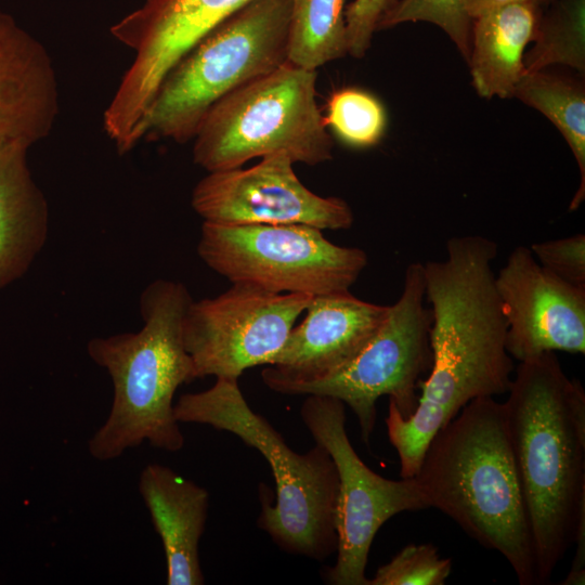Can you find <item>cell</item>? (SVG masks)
Here are the masks:
<instances>
[{"label":"cell","instance_id":"obj_1","mask_svg":"<svg viewBox=\"0 0 585 585\" xmlns=\"http://www.w3.org/2000/svg\"><path fill=\"white\" fill-rule=\"evenodd\" d=\"M445 249L442 260L422 263L432 363L419 382L417 407L404 418L389 400L386 426L401 478L417 473L430 440L465 405L507 393L512 380L507 324L492 270L497 244L464 235L450 238Z\"/></svg>","mask_w":585,"mask_h":585},{"label":"cell","instance_id":"obj_2","mask_svg":"<svg viewBox=\"0 0 585 585\" xmlns=\"http://www.w3.org/2000/svg\"><path fill=\"white\" fill-rule=\"evenodd\" d=\"M507 393L536 584H547L585 520V391L545 352L520 362Z\"/></svg>","mask_w":585,"mask_h":585},{"label":"cell","instance_id":"obj_3","mask_svg":"<svg viewBox=\"0 0 585 585\" xmlns=\"http://www.w3.org/2000/svg\"><path fill=\"white\" fill-rule=\"evenodd\" d=\"M414 478L429 507L505 557L521 585L536 584L505 402L483 396L465 405L430 440Z\"/></svg>","mask_w":585,"mask_h":585},{"label":"cell","instance_id":"obj_4","mask_svg":"<svg viewBox=\"0 0 585 585\" xmlns=\"http://www.w3.org/2000/svg\"><path fill=\"white\" fill-rule=\"evenodd\" d=\"M192 301L183 283L155 280L140 296L143 325L138 332L88 342L89 356L108 373L114 388L110 412L88 443L95 459H115L145 441L167 452L183 447L173 396L195 379L183 339Z\"/></svg>","mask_w":585,"mask_h":585},{"label":"cell","instance_id":"obj_5","mask_svg":"<svg viewBox=\"0 0 585 585\" xmlns=\"http://www.w3.org/2000/svg\"><path fill=\"white\" fill-rule=\"evenodd\" d=\"M179 422L208 425L238 437L258 450L272 470L275 505L262 499L258 525L282 549L323 560L336 552L339 479L329 453L321 445L304 454L246 402L238 380L216 378L207 390L185 393L174 404Z\"/></svg>","mask_w":585,"mask_h":585},{"label":"cell","instance_id":"obj_6","mask_svg":"<svg viewBox=\"0 0 585 585\" xmlns=\"http://www.w3.org/2000/svg\"><path fill=\"white\" fill-rule=\"evenodd\" d=\"M290 0H251L200 39L167 74L144 139L193 140L208 109L288 62Z\"/></svg>","mask_w":585,"mask_h":585},{"label":"cell","instance_id":"obj_7","mask_svg":"<svg viewBox=\"0 0 585 585\" xmlns=\"http://www.w3.org/2000/svg\"><path fill=\"white\" fill-rule=\"evenodd\" d=\"M316 70L289 62L227 93L203 117L193 160L208 172L287 154L309 166L333 158V139L315 101Z\"/></svg>","mask_w":585,"mask_h":585},{"label":"cell","instance_id":"obj_8","mask_svg":"<svg viewBox=\"0 0 585 585\" xmlns=\"http://www.w3.org/2000/svg\"><path fill=\"white\" fill-rule=\"evenodd\" d=\"M197 253L231 283L275 294L347 291L367 265L366 252L339 246L307 224L224 225L203 222Z\"/></svg>","mask_w":585,"mask_h":585},{"label":"cell","instance_id":"obj_9","mask_svg":"<svg viewBox=\"0 0 585 585\" xmlns=\"http://www.w3.org/2000/svg\"><path fill=\"white\" fill-rule=\"evenodd\" d=\"M425 301L422 263L414 262L405 270L400 297L363 350L336 374L283 393L339 399L355 414L364 443L373 433L381 395H388L404 418L412 416L418 404L416 390L432 363L431 313Z\"/></svg>","mask_w":585,"mask_h":585},{"label":"cell","instance_id":"obj_10","mask_svg":"<svg viewBox=\"0 0 585 585\" xmlns=\"http://www.w3.org/2000/svg\"><path fill=\"white\" fill-rule=\"evenodd\" d=\"M251 0H145L110 27L134 52L109 104L103 128L118 154L144 140L156 93L172 67L209 31Z\"/></svg>","mask_w":585,"mask_h":585},{"label":"cell","instance_id":"obj_11","mask_svg":"<svg viewBox=\"0 0 585 585\" xmlns=\"http://www.w3.org/2000/svg\"><path fill=\"white\" fill-rule=\"evenodd\" d=\"M307 395L301 419L315 442L332 456L339 479L337 558L325 578L334 585H368L365 571L377 531L394 515L429 508V503L414 477L390 480L362 461L347 434L342 401Z\"/></svg>","mask_w":585,"mask_h":585},{"label":"cell","instance_id":"obj_12","mask_svg":"<svg viewBox=\"0 0 585 585\" xmlns=\"http://www.w3.org/2000/svg\"><path fill=\"white\" fill-rule=\"evenodd\" d=\"M313 296L275 294L247 283L213 298L193 300L183 323L195 379H234L268 365Z\"/></svg>","mask_w":585,"mask_h":585},{"label":"cell","instance_id":"obj_13","mask_svg":"<svg viewBox=\"0 0 585 585\" xmlns=\"http://www.w3.org/2000/svg\"><path fill=\"white\" fill-rule=\"evenodd\" d=\"M285 153H275L247 169L208 172L194 187L191 204L205 222L224 225L307 224L347 230L351 207L336 196L310 191Z\"/></svg>","mask_w":585,"mask_h":585},{"label":"cell","instance_id":"obj_14","mask_svg":"<svg viewBox=\"0 0 585 585\" xmlns=\"http://www.w3.org/2000/svg\"><path fill=\"white\" fill-rule=\"evenodd\" d=\"M506 348L523 362L545 352L585 353V288L543 268L530 247L518 246L495 274Z\"/></svg>","mask_w":585,"mask_h":585},{"label":"cell","instance_id":"obj_15","mask_svg":"<svg viewBox=\"0 0 585 585\" xmlns=\"http://www.w3.org/2000/svg\"><path fill=\"white\" fill-rule=\"evenodd\" d=\"M389 306L338 291L313 296L302 322L262 370L264 385L288 387L329 377L347 366L381 326Z\"/></svg>","mask_w":585,"mask_h":585},{"label":"cell","instance_id":"obj_16","mask_svg":"<svg viewBox=\"0 0 585 585\" xmlns=\"http://www.w3.org/2000/svg\"><path fill=\"white\" fill-rule=\"evenodd\" d=\"M60 84L48 49L0 9V141L29 147L50 135Z\"/></svg>","mask_w":585,"mask_h":585},{"label":"cell","instance_id":"obj_17","mask_svg":"<svg viewBox=\"0 0 585 585\" xmlns=\"http://www.w3.org/2000/svg\"><path fill=\"white\" fill-rule=\"evenodd\" d=\"M139 491L165 551L168 585H200L198 545L205 531L209 494L171 468L150 464Z\"/></svg>","mask_w":585,"mask_h":585},{"label":"cell","instance_id":"obj_18","mask_svg":"<svg viewBox=\"0 0 585 585\" xmlns=\"http://www.w3.org/2000/svg\"><path fill=\"white\" fill-rule=\"evenodd\" d=\"M28 150L0 141V290L28 272L49 236V204L29 168Z\"/></svg>","mask_w":585,"mask_h":585},{"label":"cell","instance_id":"obj_19","mask_svg":"<svg viewBox=\"0 0 585 585\" xmlns=\"http://www.w3.org/2000/svg\"><path fill=\"white\" fill-rule=\"evenodd\" d=\"M542 12L534 1H517L472 18L471 51L467 63L480 96H514L516 86L525 73L523 51L536 36Z\"/></svg>","mask_w":585,"mask_h":585},{"label":"cell","instance_id":"obj_20","mask_svg":"<svg viewBox=\"0 0 585 585\" xmlns=\"http://www.w3.org/2000/svg\"><path fill=\"white\" fill-rule=\"evenodd\" d=\"M514 96L545 115L561 132L578 166L581 180L569 209L585 198V91L568 77L543 70L524 73Z\"/></svg>","mask_w":585,"mask_h":585},{"label":"cell","instance_id":"obj_21","mask_svg":"<svg viewBox=\"0 0 585 585\" xmlns=\"http://www.w3.org/2000/svg\"><path fill=\"white\" fill-rule=\"evenodd\" d=\"M288 62L307 69L348 53L344 0H290Z\"/></svg>","mask_w":585,"mask_h":585},{"label":"cell","instance_id":"obj_22","mask_svg":"<svg viewBox=\"0 0 585 585\" xmlns=\"http://www.w3.org/2000/svg\"><path fill=\"white\" fill-rule=\"evenodd\" d=\"M535 44L523 56L525 73L552 64L585 72V0H555L542 12Z\"/></svg>","mask_w":585,"mask_h":585},{"label":"cell","instance_id":"obj_23","mask_svg":"<svg viewBox=\"0 0 585 585\" xmlns=\"http://www.w3.org/2000/svg\"><path fill=\"white\" fill-rule=\"evenodd\" d=\"M324 120L343 143L359 148L377 144L387 125L386 112L378 99L354 88L330 95Z\"/></svg>","mask_w":585,"mask_h":585},{"label":"cell","instance_id":"obj_24","mask_svg":"<svg viewBox=\"0 0 585 585\" xmlns=\"http://www.w3.org/2000/svg\"><path fill=\"white\" fill-rule=\"evenodd\" d=\"M465 0H396L381 16L377 30L405 22H429L442 28L468 62L471 51L472 20Z\"/></svg>","mask_w":585,"mask_h":585},{"label":"cell","instance_id":"obj_25","mask_svg":"<svg viewBox=\"0 0 585 585\" xmlns=\"http://www.w3.org/2000/svg\"><path fill=\"white\" fill-rule=\"evenodd\" d=\"M452 560L441 558L431 544H410L378 568L368 585H443Z\"/></svg>","mask_w":585,"mask_h":585},{"label":"cell","instance_id":"obj_26","mask_svg":"<svg viewBox=\"0 0 585 585\" xmlns=\"http://www.w3.org/2000/svg\"><path fill=\"white\" fill-rule=\"evenodd\" d=\"M536 261L562 281L585 288V235L534 243L530 247Z\"/></svg>","mask_w":585,"mask_h":585},{"label":"cell","instance_id":"obj_27","mask_svg":"<svg viewBox=\"0 0 585 585\" xmlns=\"http://www.w3.org/2000/svg\"><path fill=\"white\" fill-rule=\"evenodd\" d=\"M396 0H354L344 8L347 50L363 57L370 47L377 24Z\"/></svg>","mask_w":585,"mask_h":585},{"label":"cell","instance_id":"obj_28","mask_svg":"<svg viewBox=\"0 0 585 585\" xmlns=\"http://www.w3.org/2000/svg\"><path fill=\"white\" fill-rule=\"evenodd\" d=\"M574 543L577 544L576 552L568 576L561 582L564 585H580L585 583V520L577 528Z\"/></svg>","mask_w":585,"mask_h":585},{"label":"cell","instance_id":"obj_29","mask_svg":"<svg viewBox=\"0 0 585 585\" xmlns=\"http://www.w3.org/2000/svg\"><path fill=\"white\" fill-rule=\"evenodd\" d=\"M517 1H534V0H465V10L470 18L492 10L494 8Z\"/></svg>","mask_w":585,"mask_h":585},{"label":"cell","instance_id":"obj_30","mask_svg":"<svg viewBox=\"0 0 585 585\" xmlns=\"http://www.w3.org/2000/svg\"><path fill=\"white\" fill-rule=\"evenodd\" d=\"M555 0H534V2L543 10L551 4Z\"/></svg>","mask_w":585,"mask_h":585}]
</instances>
